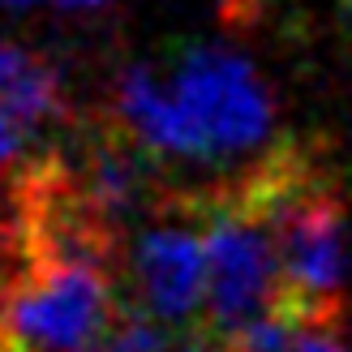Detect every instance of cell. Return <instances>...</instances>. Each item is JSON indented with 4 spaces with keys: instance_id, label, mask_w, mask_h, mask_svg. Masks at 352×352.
Here are the masks:
<instances>
[{
    "instance_id": "6da1fadb",
    "label": "cell",
    "mask_w": 352,
    "mask_h": 352,
    "mask_svg": "<svg viewBox=\"0 0 352 352\" xmlns=\"http://www.w3.org/2000/svg\"><path fill=\"white\" fill-rule=\"evenodd\" d=\"M271 219L284 305L296 318H344L348 198L309 142H279L241 172Z\"/></svg>"
},
{
    "instance_id": "7a4b0ae2",
    "label": "cell",
    "mask_w": 352,
    "mask_h": 352,
    "mask_svg": "<svg viewBox=\"0 0 352 352\" xmlns=\"http://www.w3.org/2000/svg\"><path fill=\"white\" fill-rule=\"evenodd\" d=\"M198 219L206 245V309L198 336L223 344L241 327L284 305L279 254L267 210L241 176L215 189H198Z\"/></svg>"
},
{
    "instance_id": "3957f363",
    "label": "cell",
    "mask_w": 352,
    "mask_h": 352,
    "mask_svg": "<svg viewBox=\"0 0 352 352\" xmlns=\"http://www.w3.org/2000/svg\"><path fill=\"white\" fill-rule=\"evenodd\" d=\"M133 305L160 318L168 331H198L206 309V245L198 219V189L160 193L151 223L125 254Z\"/></svg>"
},
{
    "instance_id": "277c9868",
    "label": "cell",
    "mask_w": 352,
    "mask_h": 352,
    "mask_svg": "<svg viewBox=\"0 0 352 352\" xmlns=\"http://www.w3.org/2000/svg\"><path fill=\"white\" fill-rule=\"evenodd\" d=\"M168 86L193 116L210 164L254 155L271 138V120H275L271 95L245 56L193 43L176 56Z\"/></svg>"
},
{
    "instance_id": "5b68a950",
    "label": "cell",
    "mask_w": 352,
    "mask_h": 352,
    "mask_svg": "<svg viewBox=\"0 0 352 352\" xmlns=\"http://www.w3.org/2000/svg\"><path fill=\"white\" fill-rule=\"evenodd\" d=\"M112 120L125 129L138 146H142L155 164H210L206 142L193 116L185 112V103L172 95V86L160 82L151 69L133 65L116 82L112 99Z\"/></svg>"
},
{
    "instance_id": "8992f818",
    "label": "cell",
    "mask_w": 352,
    "mask_h": 352,
    "mask_svg": "<svg viewBox=\"0 0 352 352\" xmlns=\"http://www.w3.org/2000/svg\"><path fill=\"white\" fill-rule=\"evenodd\" d=\"M56 151L47 142V133L39 125H30L22 112H13L5 99H0V189H13L30 168H39L47 155Z\"/></svg>"
},
{
    "instance_id": "52a82bcc",
    "label": "cell",
    "mask_w": 352,
    "mask_h": 352,
    "mask_svg": "<svg viewBox=\"0 0 352 352\" xmlns=\"http://www.w3.org/2000/svg\"><path fill=\"white\" fill-rule=\"evenodd\" d=\"M99 352H172V340H168V327L160 318H151L146 309H138L129 301V309L120 314V322L99 344Z\"/></svg>"
},
{
    "instance_id": "ba28073f",
    "label": "cell",
    "mask_w": 352,
    "mask_h": 352,
    "mask_svg": "<svg viewBox=\"0 0 352 352\" xmlns=\"http://www.w3.org/2000/svg\"><path fill=\"white\" fill-rule=\"evenodd\" d=\"M288 352H348L344 318H301Z\"/></svg>"
},
{
    "instance_id": "9c48e42d",
    "label": "cell",
    "mask_w": 352,
    "mask_h": 352,
    "mask_svg": "<svg viewBox=\"0 0 352 352\" xmlns=\"http://www.w3.org/2000/svg\"><path fill=\"white\" fill-rule=\"evenodd\" d=\"M34 65H39V56H34V52H26V47H17V43H5V39H0V95L13 91V86L22 82Z\"/></svg>"
},
{
    "instance_id": "30bf717a",
    "label": "cell",
    "mask_w": 352,
    "mask_h": 352,
    "mask_svg": "<svg viewBox=\"0 0 352 352\" xmlns=\"http://www.w3.org/2000/svg\"><path fill=\"white\" fill-rule=\"evenodd\" d=\"M172 352H223V344H215L210 336H198V331H193V336L185 344H176Z\"/></svg>"
},
{
    "instance_id": "8fae6325",
    "label": "cell",
    "mask_w": 352,
    "mask_h": 352,
    "mask_svg": "<svg viewBox=\"0 0 352 352\" xmlns=\"http://www.w3.org/2000/svg\"><path fill=\"white\" fill-rule=\"evenodd\" d=\"M223 9L232 22H250V0H223Z\"/></svg>"
},
{
    "instance_id": "7c38bea8",
    "label": "cell",
    "mask_w": 352,
    "mask_h": 352,
    "mask_svg": "<svg viewBox=\"0 0 352 352\" xmlns=\"http://www.w3.org/2000/svg\"><path fill=\"white\" fill-rule=\"evenodd\" d=\"M65 9H108L112 0H60Z\"/></svg>"
},
{
    "instance_id": "4fadbf2b",
    "label": "cell",
    "mask_w": 352,
    "mask_h": 352,
    "mask_svg": "<svg viewBox=\"0 0 352 352\" xmlns=\"http://www.w3.org/2000/svg\"><path fill=\"white\" fill-rule=\"evenodd\" d=\"M0 5H13V9H26V5H34V0H0Z\"/></svg>"
},
{
    "instance_id": "5bb4252c",
    "label": "cell",
    "mask_w": 352,
    "mask_h": 352,
    "mask_svg": "<svg viewBox=\"0 0 352 352\" xmlns=\"http://www.w3.org/2000/svg\"><path fill=\"white\" fill-rule=\"evenodd\" d=\"M0 352H17V348H9V344H0Z\"/></svg>"
},
{
    "instance_id": "9a60e30c",
    "label": "cell",
    "mask_w": 352,
    "mask_h": 352,
    "mask_svg": "<svg viewBox=\"0 0 352 352\" xmlns=\"http://www.w3.org/2000/svg\"><path fill=\"white\" fill-rule=\"evenodd\" d=\"M344 5H348V9H352V0H344Z\"/></svg>"
}]
</instances>
